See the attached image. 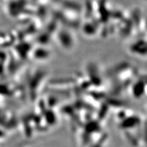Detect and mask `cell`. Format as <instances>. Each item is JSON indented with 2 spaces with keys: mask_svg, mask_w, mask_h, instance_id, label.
Here are the masks:
<instances>
[{
  "mask_svg": "<svg viewBox=\"0 0 147 147\" xmlns=\"http://www.w3.org/2000/svg\"><path fill=\"white\" fill-rule=\"evenodd\" d=\"M57 38L59 45L64 49H71L74 47L76 43L74 36L68 31L64 29L57 33Z\"/></svg>",
  "mask_w": 147,
  "mask_h": 147,
  "instance_id": "6da1fadb",
  "label": "cell"
}]
</instances>
